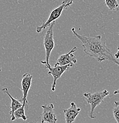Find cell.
I'll use <instances>...</instances> for the list:
<instances>
[{
  "instance_id": "10",
  "label": "cell",
  "mask_w": 119,
  "mask_h": 123,
  "mask_svg": "<svg viewBox=\"0 0 119 123\" xmlns=\"http://www.w3.org/2000/svg\"><path fill=\"white\" fill-rule=\"evenodd\" d=\"M2 91L4 92L5 93L8 95V96L10 97V99H11V105H10L11 111H10V114L11 115V121H14V120H16V118H15L14 115V112L17 110V109H19V108H20L23 105V101H21V99L18 100L14 98V97H13L12 96H11V95L10 94V92H9L8 88H2Z\"/></svg>"
},
{
  "instance_id": "14",
  "label": "cell",
  "mask_w": 119,
  "mask_h": 123,
  "mask_svg": "<svg viewBox=\"0 0 119 123\" xmlns=\"http://www.w3.org/2000/svg\"><path fill=\"white\" fill-rule=\"evenodd\" d=\"M62 4H68L70 6L73 4V0H63Z\"/></svg>"
},
{
  "instance_id": "12",
  "label": "cell",
  "mask_w": 119,
  "mask_h": 123,
  "mask_svg": "<svg viewBox=\"0 0 119 123\" xmlns=\"http://www.w3.org/2000/svg\"><path fill=\"white\" fill-rule=\"evenodd\" d=\"M106 6L111 11H116L119 7L117 0H104Z\"/></svg>"
},
{
  "instance_id": "1",
  "label": "cell",
  "mask_w": 119,
  "mask_h": 123,
  "mask_svg": "<svg viewBox=\"0 0 119 123\" xmlns=\"http://www.w3.org/2000/svg\"><path fill=\"white\" fill-rule=\"evenodd\" d=\"M71 30L73 34L81 42L84 52L86 55L99 62L108 61L119 66V62L115 58L111 50L107 47L106 43L101 40V36H86L76 33L74 27L72 28Z\"/></svg>"
},
{
  "instance_id": "13",
  "label": "cell",
  "mask_w": 119,
  "mask_h": 123,
  "mask_svg": "<svg viewBox=\"0 0 119 123\" xmlns=\"http://www.w3.org/2000/svg\"><path fill=\"white\" fill-rule=\"evenodd\" d=\"M113 117L117 123H119V101H115L113 107Z\"/></svg>"
},
{
  "instance_id": "18",
  "label": "cell",
  "mask_w": 119,
  "mask_h": 123,
  "mask_svg": "<svg viewBox=\"0 0 119 123\" xmlns=\"http://www.w3.org/2000/svg\"></svg>"
},
{
  "instance_id": "5",
  "label": "cell",
  "mask_w": 119,
  "mask_h": 123,
  "mask_svg": "<svg viewBox=\"0 0 119 123\" xmlns=\"http://www.w3.org/2000/svg\"><path fill=\"white\" fill-rule=\"evenodd\" d=\"M69 7L68 4H63L59 6V7H56V8L53 9L52 11H51L49 17H48V20L46 21V22L43 23L42 25L38 26L36 27V32L37 33H40L43 30L46 29V27L49 26L50 24L53 21H55L59 17H61L62 12L63 11L64 9L67 8L68 7Z\"/></svg>"
},
{
  "instance_id": "8",
  "label": "cell",
  "mask_w": 119,
  "mask_h": 123,
  "mask_svg": "<svg viewBox=\"0 0 119 123\" xmlns=\"http://www.w3.org/2000/svg\"><path fill=\"white\" fill-rule=\"evenodd\" d=\"M32 79L33 76L29 73H25L23 75L21 78V91L23 92V96L20 99L23 101V102L28 103V101L27 99L30 88L31 85Z\"/></svg>"
},
{
  "instance_id": "19",
  "label": "cell",
  "mask_w": 119,
  "mask_h": 123,
  "mask_svg": "<svg viewBox=\"0 0 119 123\" xmlns=\"http://www.w3.org/2000/svg\"></svg>"
},
{
  "instance_id": "6",
  "label": "cell",
  "mask_w": 119,
  "mask_h": 123,
  "mask_svg": "<svg viewBox=\"0 0 119 123\" xmlns=\"http://www.w3.org/2000/svg\"><path fill=\"white\" fill-rule=\"evenodd\" d=\"M42 108H43V112L41 114V123H56L57 119L53 104H43L42 105Z\"/></svg>"
},
{
  "instance_id": "7",
  "label": "cell",
  "mask_w": 119,
  "mask_h": 123,
  "mask_svg": "<svg viewBox=\"0 0 119 123\" xmlns=\"http://www.w3.org/2000/svg\"><path fill=\"white\" fill-rule=\"evenodd\" d=\"M77 50L76 47H73L68 53L63 54L59 56L56 61V63L55 64V66H63V65H68V64H71L74 65L77 62V59L75 55L73 54L74 52Z\"/></svg>"
},
{
  "instance_id": "11",
  "label": "cell",
  "mask_w": 119,
  "mask_h": 123,
  "mask_svg": "<svg viewBox=\"0 0 119 123\" xmlns=\"http://www.w3.org/2000/svg\"><path fill=\"white\" fill-rule=\"evenodd\" d=\"M29 107V104L23 102V105L21 107L16 110L14 113V115L16 119L22 118L23 120L25 121L28 118V117H27L25 114V109L28 108Z\"/></svg>"
},
{
  "instance_id": "16",
  "label": "cell",
  "mask_w": 119,
  "mask_h": 123,
  "mask_svg": "<svg viewBox=\"0 0 119 123\" xmlns=\"http://www.w3.org/2000/svg\"><path fill=\"white\" fill-rule=\"evenodd\" d=\"M113 93H114V95L119 94V88L118 89H117V90L113 92Z\"/></svg>"
},
{
  "instance_id": "9",
  "label": "cell",
  "mask_w": 119,
  "mask_h": 123,
  "mask_svg": "<svg viewBox=\"0 0 119 123\" xmlns=\"http://www.w3.org/2000/svg\"><path fill=\"white\" fill-rule=\"evenodd\" d=\"M81 111L80 108L76 107L75 102H72L71 106L68 109L63 110L65 123H73Z\"/></svg>"
},
{
  "instance_id": "3",
  "label": "cell",
  "mask_w": 119,
  "mask_h": 123,
  "mask_svg": "<svg viewBox=\"0 0 119 123\" xmlns=\"http://www.w3.org/2000/svg\"><path fill=\"white\" fill-rule=\"evenodd\" d=\"M55 24V21H53L49 26L43 39V44L45 49V61H41L42 64L49 63V59L51 52L55 47V41L53 38V27Z\"/></svg>"
},
{
  "instance_id": "15",
  "label": "cell",
  "mask_w": 119,
  "mask_h": 123,
  "mask_svg": "<svg viewBox=\"0 0 119 123\" xmlns=\"http://www.w3.org/2000/svg\"><path fill=\"white\" fill-rule=\"evenodd\" d=\"M114 57L116 59H118L119 58V46L117 47V52L114 54Z\"/></svg>"
},
{
  "instance_id": "4",
  "label": "cell",
  "mask_w": 119,
  "mask_h": 123,
  "mask_svg": "<svg viewBox=\"0 0 119 123\" xmlns=\"http://www.w3.org/2000/svg\"><path fill=\"white\" fill-rule=\"evenodd\" d=\"M44 65L45 68H47L49 70L48 74L49 75H52L53 78V83H52V91H55L56 89V82H57V79H59L62 74H63L65 72L68 70L70 68L73 67L74 65H71V64H68V65H63V66H56L54 67L51 66L50 63H44L43 64Z\"/></svg>"
},
{
  "instance_id": "2",
  "label": "cell",
  "mask_w": 119,
  "mask_h": 123,
  "mask_svg": "<svg viewBox=\"0 0 119 123\" xmlns=\"http://www.w3.org/2000/svg\"><path fill=\"white\" fill-rule=\"evenodd\" d=\"M109 95V92L107 90H103L94 93H84L83 94L85 100L88 104L90 105L91 109L88 116L90 118L94 119L96 118L95 109L97 106L104 102V99Z\"/></svg>"
},
{
  "instance_id": "17",
  "label": "cell",
  "mask_w": 119,
  "mask_h": 123,
  "mask_svg": "<svg viewBox=\"0 0 119 123\" xmlns=\"http://www.w3.org/2000/svg\"><path fill=\"white\" fill-rule=\"evenodd\" d=\"M0 72H1V68H0Z\"/></svg>"
}]
</instances>
